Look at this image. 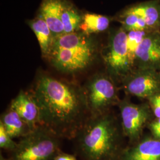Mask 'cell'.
I'll return each instance as SVG.
<instances>
[{
  "label": "cell",
  "mask_w": 160,
  "mask_h": 160,
  "mask_svg": "<svg viewBox=\"0 0 160 160\" xmlns=\"http://www.w3.org/2000/svg\"><path fill=\"white\" fill-rule=\"evenodd\" d=\"M53 160H77L76 157L74 155L69 154L67 153L60 152L55 157Z\"/></svg>",
  "instance_id": "obj_23"
},
{
  "label": "cell",
  "mask_w": 160,
  "mask_h": 160,
  "mask_svg": "<svg viewBox=\"0 0 160 160\" xmlns=\"http://www.w3.org/2000/svg\"><path fill=\"white\" fill-rule=\"evenodd\" d=\"M120 123L128 145L137 142L143 137L144 129L155 118L148 102L135 104L127 97L118 105Z\"/></svg>",
  "instance_id": "obj_6"
},
{
  "label": "cell",
  "mask_w": 160,
  "mask_h": 160,
  "mask_svg": "<svg viewBox=\"0 0 160 160\" xmlns=\"http://www.w3.org/2000/svg\"><path fill=\"white\" fill-rule=\"evenodd\" d=\"M9 107L19 114L31 131L40 125L39 108L29 91L20 90Z\"/></svg>",
  "instance_id": "obj_11"
},
{
  "label": "cell",
  "mask_w": 160,
  "mask_h": 160,
  "mask_svg": "<svg viewBox=\"0 0 160 160\" xmlns=\"http://www.w3.org/2000/svg\"><path fill=\"white\" fill-rule=\"evenodd\" d=\"M125 138L120 118L110 111L90 116L74 140L82 160H120L126 147Z\"/></svg>",
  "instance_id": "obj_2"
},
{
  "label": "cell",
  "mask_w": 160,
  "mask_h": 160,
  "mask_svg": "<svg viewBox=\"0 0 160 160\" xmlns=\"http://www.w3.org/2000/svg\"><path fill=\"white\" fill-rule=\"evenodd\" d=\"M121 86L128 96L148 100L160 93V71L137 69L122 81Z\"/></svg>",
  "instance_id": "obj_8"
},
{
  "label": "cell",
  "mask_w": 160,
  "mask_h": 160,
  "mask_svg": "<svg viewBox=\"0 0 160 160\" xmlns=\"http://www.w3.org/2000/svg\"><path fill=\"white\" fill-rule=\"evenodd\" d=\"M120 160H160V140L143 136L137 142L126 146Z\"/></svg>",
  "instance_id": "obj_10"
},
{
  "label": "cell",
  "mask_w": 160,
  "mask_h": 160,
  "mask_svg": "<svg viewBox=\"0 0 160 160\" xmlns=\"http://www.w3.org/2000/svg\"><path fill=\"white\" fill-rule=\"evenodd\" d=\"M155 118H160V93L149 98L147 100Z\"/></svg>",
  "instance_id": "obj_21"
},
{
  "label": "cell",
  "mask_w": 160,
  "mask_h": 160,
  "mask_svg": "<svg viewBox=\"0 0 160 160\" xmlns=\"http://www.w3.org/2000/svg\"><path fill=\"white\" fill-rule=\"evenodd\" d=\"M110 20L104 16L87 13L82 17V21L80 26L83 34L87 36L94 33L102 32L108 29Z\"/></svg>",
  "instance_id": "obj_16"
},
{
  "label": "cell",
  "mask_w": 160,
  "mask_h": 160,
  "mask_svg": "<svg viewBox=\"0 0 160 160\" xmlns=\"http://www.w3.org/2000/svg\"><path fill=\"white\" fill-rule=\"evenodd\" d=\"M137 69L160 71V30L150 32L140 44L135 60Z\"/></svg>",
  "instance_id": "obj_9"
},
{
  "label": "cell",
  "mask_w": 160,
  "mask_h": 160,
  "mask_svg": "<svg viewBox=\"0 0 160 160\" xmlns=\"http://www.w3.org/2000/svg\"><path fill=\"white\" fill-rule=\"evenodd\" d=\"M17 142L13 141L12 138L6 131L4 126L0 123V147L10 153L13 152L17 147Z\"/></svg>",
  "instance_id": "obj_20"
},
{
  "label": "cell",
  "mask_w": 160,
  "mask_h": 160,
  "mask_svg": "<svg viewBox=\"0 0 160 160\" xmlns=\"http://www.w3.org/2000/svg\"><path fill=\"white\" fill-rule=\"evenodd\" d=\"M119 19L122 24V27L126 32L132 30L152 31L149 29L147 24L141 17L131 12H128L127 10L120 15Z\"/></svg>",
  "instance_id": "obj_19"
},
{
  "label": "cell",
  "mask_w": 160,
  "mask_h": 160,
  "mask_svg": "<svg viewBox=\"0 0 160 160\" xmlns=\"http://www.w3.org/2000/svg\"><path fill=\"white\" fill-rule=\"evenodd\" d=\"M0 160H8V158H5L2 154L1 153V154H0Z\"/></svg>",
  "instance_id": "obj_24"
},
{
  "label": "cell",
  "mask_w": 160,
  "mask_h": 160,
  "mask_svg": "<svg viewBox=\"0 0 160 160\" xmlns=\"http://www.w3.org/2000/svg\"><path fill=\"white\" fill-rule=\"evenodd\" d=\"M97 54V44L90 36L74 32L55 38L47 59L59 71L74 74L90 67Z\"/></svg>",
  "instance_id": "obj_3"
},
{
  "label": "cell",
  "mask_w": 160,
  "mask_h": 160,
  "mask_svg": "<svg viewBox=\"0 0 160 160\" xmlns=\"http://www.w3.org/2000/svg\"><path fill=\"white\" fill-rule=\"evenodd\" d=\"M29 92L39 108L40 125L60 139H74L91 116L82 86L75 82L41 72Z\"/></svg>",
  "instance_id": "obj_1"
},
{
  "label": "cell",
  "mask_w": 160,
  "mask_h": 160,
  "mask_svg": "<svg viewBox=\"0 0 160 160\" xmlns=\"http://www.w3.org/2000/svg\"><path fill=\"white\" fill-rule=\"evenodd\" d=\"M127 10L141 17L151 30H160V0L142 2Z\"/></svg>",
  "instance_id": "obj_13"
},
{
  "label": "cell",
  "mask_w": 160,
  "mask_h": 160,
  "mask_svg": "<svg viewBox=\"0 0 160 160\" xmlns=\"http://www.w3.org/2000/svg\"><path fill=\"white\" fill-rule=\"evenodd\" d=\"M82 86L91 116L109 112L120 102L117 83L108 73L94 75Z\"/></svg>",
  "instance_id": "obj_5"
},
{
  "label": "cell",
  "mask_w": 160,
  "mask_h": 160,
  "mask_svg": "<svg viewBox=\"0 0 160 160\" xmlns=\"http://www.w3.org/2000/svg\"><path fill=\"white\" fill-rule=\"evenodd\" d=\"M147 128L152 137L160 140V118H154L149 123Z\"/></svg>",
  "instance_id": "obj_22"
},
{
  "label": "cell",
  "mask_w": 160,
  "mask_h": 160,
  "mask_svg": "<svg viewBox=\"0 0 160 160\" xmlns=\"http://www.w3.org/2000/svg\"><path fill=\"white\" fill-rule=\"evenodd\" d=\"M38 40L43 57L47 58L51 51L53 36L46 22L39 15L29 23Z\"/></svg>",
  "instance_id": "obj_15"
},
{
  "label": "cell",
  "mask_w": 160,
  "mask_h": 160,
  "mask_svg": "<svg viewBox=\"0 0 160 160\" xmlns=\"http://www.w3.org/2000/svg\"><path fill=\"white\" fill-rule=\"evenodd\" d=\"M65 0H43L39 16L46 22L51 30L53 38L63 34L61 14Z\"/></svg>",
  "instance_id": "obj_12"
},
{
  "label": "cell",
  "mask_w": 160,
  "mask_h": 160,
  "mask_svg": "<svg viewBox=\"0 0 160 160\" xmlns=\"http://www.w3.org/2000/svg\"><path fill=\"white\" fill-rule=\"evenodd\" d=\"M128 32L122 27L110 38L103 55L107 73L118 84L122 82L132 71L128 53Z\"/></svg>",
  "instance_id": "obj_7"
},
{
  "label": "cell",
  "mask_w": 160,
  "mask_h": 160,
  "mask_svg": "<svg viewBox=\"0 0 160 160\" xmlns=\"http://www.w3.org/2000/svg\"><path fill=\"white\" fill-rule=\"evenodd\" d=\"M61 21L63 25V34H68L76 32L78 29H80L82 17L74 6L64 1Z\"/></svg>",
  "instance_id": "obj_17"
},
{
  "label": "cell",
  "mask_w": 160,
  "mask_h": 160,
  "mask_svg": "<svg viewBox=\"0 0 160 160\" xmlns=\"http://www.w3.org/2000/svg\"><path fill=\"white\" fill-rule=\"evenodd\" d=\"M0 123L12 139L23 137L31 131L19 114L10 107L1 115Z\"/></svg>",
  "instance_id": "obj_14"
},
{
  "label": "cell",
  "mask_w": 160,
  "mask_h": 160,
  "mask_svg": "<svg viewBox=\"0 0 160 160\" xmlns=\"http://www.w3.org/2000/svg\"><path fill=\"white\" fill-rule=\"evenodd\" d=\"M60 138L45 126L39 125L20 138L9 160H53L61 150Z\"/></svg>",
  "instance_id": "obj_4"
},
{
  "label": "cell",
  "mask_w": 160,
  "mask_h": 160,
  "mask_svg": "<svg viewBox=\"0 0 160 160\" xmlns=\"http://www.w3.org/2000/svg\"><path fill=\"white\" fill-rule=\"evenodd\" d=\"M127 32V48L128 59L131 68V72H132L135 70V60L138 49L144 38L150 32L144 30H132Z\"/></svg>",
  "instance_id": "obj_18"
}]
</instances>
